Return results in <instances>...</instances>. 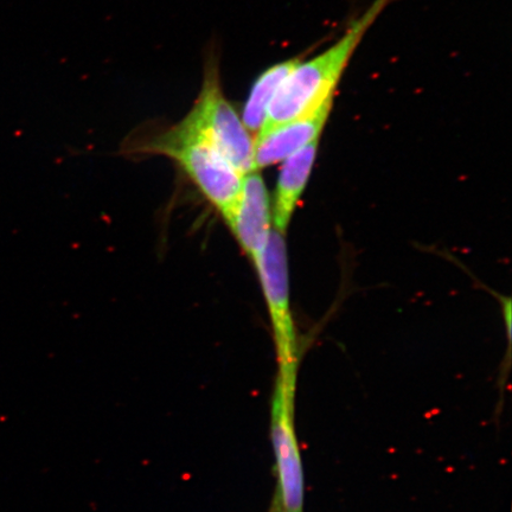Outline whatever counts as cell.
Listing matches in <instances>:
<instances>
[{"label":"cell","instance_id":"cell-6","mask_svg":"<svg viewBox=\"0 0 512 512\" xmlns=\"http://www.w3.org/2000/svg\"><path fill=\"white\" fill-rule=\"evenodd\" d=\"M227 224L252 260L267 245L272 232L270 200L258 172L243 178L239 202Z\"/></svg>","mask_w":512,"mask_h":512},{"label":"cell","instance_id":"cell-8","mask_svg":"<svg viewBox=\"0 0 512 512\" xmlns=\"http://www.w3.org/2000/svg\"><path fill=\"white\" fill-rule=\"evenodd\" d=\"M299 63V59H292L275 64L256 80L242 117L243 124L249 132L258 134L264 127L268 110L281 83Z\"/></svg>","mask_w":512,"mask_h":512},{"label":"cell","instance_id":"cell-5","mask_svg":"<svg viewBox=\"0 0 512 512\" xmlns=\"http://www.w3.org/2000/svg\"><path fill=\"white\" fill-rule=\"evenodd\" d=\"M334 96L326 100L315 112L288 123L267 128L254 140V168L259 171L294 155L320 138L328 121Z\"/></svg>","mask_w":512,"mask_h":512},{"label":"cell","instance_id":"cell-4","mask_svg":"<svg viewBox=\"0 0 512 512\" xmlns=\"http://www.w3.org/2000/svg\"><path fill=\"white\" fill-rule=\"evenodd\" d=\"M272 319L279 375L297 376L299 350L290 307L286 243L272 229L267 245L253 259Z\"/></svg>","mask_w":512,"mask_h":512},{"label":"cell","instance_id":"cell-9","mask_svg":"<svg viewBox=\"0 0 512 512\" xmlns=\"http://www.w3.org/2000/svg\"><path fill=\"white\" fill-rule=\"evenodd\" d=\"M278 512H297V511H285V510H283V511H278Z\"/></svg>","mask_w":512,"mask_h":512},{"label":"cell","instance_id":"cell-7","mask_svg":"<svg viewBox=\"0 0 512 512\" xmlns=\"http://www.w3.org/2000/svg\"><path fill=\"white\" fill-rule=\"evenodd\" d=\"M319 139L284 160L277 191H275L273 221L275 230L284 234L294 210L302 197L311 175L318 151Z\"/></svg>","mask_w":512,"mask_h":512},{"label":"cell","instance_id":"cell-2","mask_svg":"<svg viewBox=\"0 0 512 512\" xmlns=\"http://www.w3.org/2000/svg\"><path fill=\"white\" fill-rule=\"evenodd\" d=\"M138 151L174 159L207 200L220 211L224 221L227 222L232 216L245 176L222 156L188 115L169 130L146 139Z\"/></svg>","mask_w":512,"mask_h":512},{"label":"cell","instance_id":"cell-3","mask_svg":"<svg viewBox=\"0 0 512 512\" xmlns=\"http://www.w3.org/2000/svg\"><path fill=\"white\" fill-rule=\"evenodd\" d=\"M188 117L240 174L246 176L255 171L254 140L223 95L214 56L208 59L200 96Z\"/></svg>","mask_w":512,"mask_h":512},{"label":"cell","instance_id":"cell-1","mask_svg":"<svg viewBox=\"0 0 512 512\" xmlns=\"http://www.w3.org/2000/svg\"><path fill=\"white\" fill-rule=\"evenodd\" d=\"M389 3L390 0H375L335 46L315 59L299 63L281 83L261 131L315 112L332 98L358 44Z\"/></svg>","mask_w":512,"mask_h":512}]
</instances>
